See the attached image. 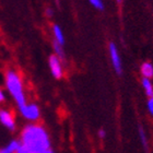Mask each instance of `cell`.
<instances>
[{"instance_id":"277c9868","label":"cell","mask_w":153,"mask_h":153,"mask_svg":"<svg viewBox=\"0 0 153 153\" xmlns=\"http://www.w3.org/2000/svg\"><path fill=\"white\" fill-rule=\"evenodd\" d=\"M48 65H49L51 74L55 79H61L64 76V69H62L60 59L56 55H51L48 58Z\"/></svg>"},{"instance_id":"4fadbf2b","label":"cell","mask_w":153,"mask_h":153,"mask_svg":"<svg viewBox=\"0 0 153 153\" xmlns=\"http://www.w3.org/2000/svg\"><path fill=\"white\" fill-rule=\"evenodd\" d=\"M90 3H91L94 8H96V9H99V10L104 9V3H103L102 0H90Z\"/></svg>"},{"instance_id":"30bf717a","label":"cell","mask_w":153,"mask_h":153,"mask_svg":"<svg viewBox=\"0 0 153 153\" xmlns=\"http://www.w3.org/2000/svg\"><path fill=\"white\" fill-rule=\"evenodd\" d=\"M53 47H54V51H55V54L56 55L60 60H65V58H66V56H65V51H64V48H62V46H61L60 44H58L57 42H53Z\"/></svg>"},{"instance_id":"8fae6325","label":"cell","mask_w":153,"mask_h":153,"mask_svg":"<svg viewBox=\"0 0 153 153\" xmlns=\"http://www.w3.org/2000/svg\"><path fill=\"white\" fill-rule=\"evenodd\" d=\"M142 85H143L144 90H146V93L149 97H152L153 96V86L152 83L150 82V80L147 79V78H143L142 80Z\"/></svg>"},{"instance_id":"3957f363","label":"cell","mask_w":153,"mask_h":153,"mask_svg":"<svg viewBox=\"0 0 153 153\" xmlns=\"http://www.w3.org/2000/svg\"><path fill=\"white\" fill-rule=\"evenodd\" d=\"M19 109L21 112V115L29 121H37L39 119V117H41L39 107L34 103H29V104L26 103L25 105L22 106Z\"/></svg>"},{"instance_id":"6da1fadb","label":"cell","mask_w":153,"mask_h":153,"mask_svg":"<svg viewBox=\"0 0 153 153\" xmlns=\"http://www.w3.org/2000/svg\"><path fill=\"white\" fill-rule=\"evenodd\" d=\"M20 142L23 147L35 153H43L51 149L49 136L41 124L26 125L21 131Z\"/></svg>"},{"instance_id":"7a4b0ae2","label":"cell","mask_w":153,"mask_h":153,"mask_svg":"<svg viewBox=\"0 0 153 153\" xmlns=\"http://www.w3.org/2000/svg\"><path fill=\"white\" fill-rule=\"evenodd\" d=\"M4 82H6V88L8 90V92L12 95L18 107L21 108L22 106L25 105L26 97L21 76L16 70L9 69L6 72V76H4Z\"/></svg>"},{"instance_id":"5b68a950","label":"cell","mask_w":153,"mask_h":153,"mask_svg":"<svg viewBox=\"0 0 153 153\" xmlns=\"http://www.w3.org/2000/svg\"><path fill=\"white\" fill-rule=\"evenodd\" d=\"M0 123L9 130H16V119H14V116L11 113V111L9 109L0 108Z\"/></svg>"},{"instance_id":"5bb4252c","label":"cell","mask_w":153,"mask_h":153,"mask_svg":"<svg viewBox=\"0 0 153 153\" xmlns=\"http://www.w3.org/2000/svg\"><path fill=\"white\" fill-rule=\"evenodd\" d=\"M16 153H35V152H33V151L29 150V149H26L25 147H23L22 144H21V147H20V149L18 150V152Z\"/></svg>"},{"instance_id":"ac0fdd59","label":"cell","mask_w":153,"mask_h":153,"mask_svg":"<svg viewBox=\"0 0 153 153\" xmlns=\"http://www.w3.org/2000/svg\"><path fill=\"white\" fill-rule=\"evenodd\" d=\"M99 137L100 138H104V137H105V131L103 130V129H101V130L99 131Z\"/></svg>"},{"instance_id":"9c48e42d","label":"cell","mask_w":153,"mask_h":153,"mask_svg":"<svg viewBox=\"0 0 153 153\" xmlns=\"http://www.w3.org/2000/svg\"><path fill=\"white\" fill-rule=\"evenodd\" d=\"M141 74H143L144 78L147 79H150L153 76V66L150 62H144L142 66H141Z\"/></svg>"},{"instance_id":"ffe728a7","label":"cell","mask_w":153,"mask_h":153,"mask_svg":"<svg viewBox=\"0 0 153 153\" xmlns=\"http://www.w3.org/2000/svg\"><path fill=\"white\" fill-rule=\"evenodd\" d=\"M117 2H118V3H120V2H121V0H117Z\"/></svg>"},{"instance_id":"8992f818","label":"cell","mask_w":153,"mask_h":153,"mask_svg":"<svg viewBox=\"0 0 153 153\" xmlns=\"http://www.w3.org/2000/svg\"><path fill=\"white\" fill-rule=\"evenodd\" d=\"M109 53H111V59H112L113 66H114L115 70L117 74H121V62H120V57L118 55L117 48L115 46L114 43L109 44Z\"/></svg>"},{"instance_id":"52a82bcc","label":"cell","mask_w":153,"mask_h":153,"mask_svg":"<svg viewBox=\"0 0 153 153\" xmlns=\"http://www.w3.org/2000/svg\"><path fill=\"white\" fill-rule=\"evenodd\" d=\"M20 147H21L20 140L14 139V140L10 141L6 147L1 148V149H0V153H16L18 150L20 149Z\"/></svg>"},{"instance_id":"ba28073f","label":"cell","mask_w":153,"mask_h":153,"mask_svg":"<svg viewBox=\"0 0 153 153\" xmlns=\"http://www.w3.org/2000/svg\"><path fill=\"white\" fill-rule=\"evenodd\" d=\"M53 34H54L55 42H57L58 44H60L61 46H64L65 44V36L62 33V30L60 29V26L57 24L53 25Z\"/></svg>"},{"instance_id":"7c38bea8","label":"cell","mask_w":153,"mask_h":153,"mask_svg":"<svg viewBox=\"0 0 153 153\" xmlns=\"http://www.w3.org/2000/svg\"><path fill=\"white\" fill-rule=\"evenodd\" d=\"M139 134H140V139H141V142L143 144L144 149L148 151V139H147V134L144 132V130L142 128H139Z\"/></svg>"},{"instance_id":"2e32d148","label":"cell","mask_w":153,"mask_h":153,"mask_svg":"<svg viewBox=\"0 0 153 153\" xmlns=\"http://www.w3.org/2000/svg\"><path fill=\"white\" fill-rule=\"evenodd\" d=\"M148 108H149V112L151 115H153V96L150 97L149 102H148Z\"/></svg>"},{"instance_id":"d6986e66","label":"cell","mask_w":153,"mask_h":153,"mask_svg":"<svg viewBox=\"0 0 153 153\" xmlns=\"http://www.w3.org/2000/svg\"><path fill=\"white\" fill-rule=\"evenodd\" d=\"M43 153H54V151L51 150V149H48V150H46L45 152H43Z\"/></svg>"},{"instance_id":"e0dca14e","label":"cell","mask_w":153,"mask_h":153,"mask_svg":"<svg viewBox=\"0 0 153 153\" xmlns=\"http://www.w3.org/2000/svg\"><path fill=\"white\" fill-rule=\"evenodd\" d=\"M4 100H6V95H4V92H3L2 89L0 88V104L4 102Z\"/></svg>"},{"instance_id":"9a60e30c","label":"cell","mask_w":153,"mask_h":153,"mask_svg":"<svg viewBox=\"0 0 153 153\" xmlns=\"http://www.w3.org/2000/svg\"><path fill=\"white\" fill-rule=\"evenodd\" d=\"M45 16H47V18H51V16H54V10L51 9V8H46L45 9Z\"/></svg>"}]
</instances>
